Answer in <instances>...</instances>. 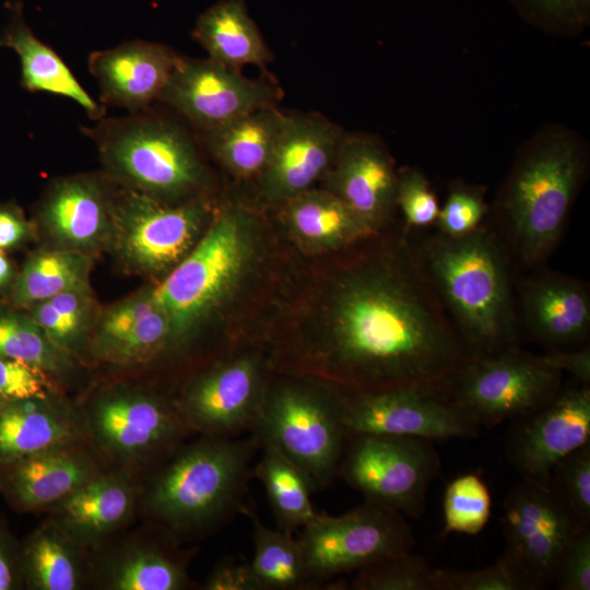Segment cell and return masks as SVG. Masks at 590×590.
<instances>
[{
    "label": "cell",
    "instance_id": "cell-2",
    "mask_svg": "<svg viewBox=\"0 0 590 590\" xmlns=\"http://www.w3.org/2000/svg\"><path fill=\"white\" fill-rule=\"evenodd\" d=\"M423 268L470 356L517 346L512 262L495 228L430 234L415 245Z\"/></svg>",
    "mask_w": 590,
    "mask_h": 590
},
{
    "label": "cell",
    "instance_id": "cell-37",
    "mask_svg": "<svg viewBox=\"0 0 590 590\" xmlns=\"http://www.w3.org/2000/svg\"><path fill=\"white\" fill-rule=\"evenodd\" d=\"M0 357L20 359L46 371L67 367L63 351L33 319L11 312L0 314Z\"/></svg>",
    "mask_w": 590,
    "mask_h": 590
},
{
    "label": "cell",
    "instance_id": "cell-6",
    "mask_svg": "<svg viewBox=\"0 0 590 590\" xmlns=\"http://www.w3.org/2000/svg\"><path fill=\"white\" fill-rule=\"evenodd\" d=\"M107 165L151 198L177 197L201 181L202 166L188 134L155 116L105 120L91 131Z\"/></svg>",
    "mask_w": 590,
    "mask_h": 590
},
{
    "label": "cell",
    "instance_id": "cell-8",
    "mask_svg": "<svg viewBox=\"0 0 590 590\" xmlns=\"http://www.w3.org/2000/svg\"><path fill=\"white\" fill-rule=\"evenodd\" d=\"M243 216L221 214L198 245L157 286L151 297L168 318L172 343H179L239 276L247 259Z\"/></svg>",
    "mask_w": 590,
    "mask_h": 590
},
{
    "label": "cell",
    "instance_id": "cell-46",
    "mask_svg": "<svg viewBox=\"0 0 590 590\" xmlns=\"http://www.w3.org/2000/svg\"><path fill=\"white\" fill-rule=\"evenodd\" d=\"M532 16L550 24L581 26L589 20L590 0H517Z\"/></svg>",
    "mask_w": 590,
    "mask_h": 590
},
{
    "label": "cell",
    "instance_id": "cell-12",
    "mask_svg": "<svg viewBox=\"0 0 590 590\" xmlns=\"http://www.w3.org/2000/svg\"><path fill=\"white\" fill-rule=\"evenodd\" d=\"M503 528L507 550L540 589L555 582L575 536L588 530L554 489L550 476H523L507 494Z\"/></svg>",
    "mask_w": 590,
    "mask_h": 590
},
{
    "label": "cell",
    "instance_id": "cell-31",
    "mask_svg": "<svg viewBox=\"0 0 590 590\" xmlns=\"http://www.w3.org/2000/svg\"><path fill=\"white\" fill-rule=\"evenodd\" d=\"M76 544L54 520L37 528L22 545L24 582L37 590H74L83 566Z\"/></svg>",
    "mask_w": 590,
    "mask_h": 590
},
{
    "label": "cell",
    "instance_id": "cell-5",
    "mask_svg": "<svg viewBox=\"0 0 590 590\" xmlns=\"http://www.w3.org/2000/svg\"><path fill=\"white\" fill-rule=\"evenodd\" d=\"M343 393L306 382L267 388L250 433L260 446L270 445L300 468L315 491L328 487L347 441Z\"/></svg>",
    "mask_w": 590,
    "mask_h": 590
},
{
    "label": "cell",
    "instance_id": "cell-32",
    "mask_svg": "<svg viewBox=\"0 0 590 590\" xmlns=\"http://www.w3.org/2000/svg\"><path fill=\"white\" fill-rule=\"evenodd\" d=\"M253 467V475L262 483L278 529L293 533L318 514L310 495L315 487L306 473L270 445Z\"/></svg>",
    "mask_w": 590,
    "mask_h": 590
},
{
    "label": "cell",
    "instance_id": "cell-53",
    "mask_svg": "<svg viewBox=\"0 0 590 590\" xmlns=\"http://www.w3.org/2000/svg\"><path fill=\"white\" fill-rule=\"evenodd\" d=\"M12 279V267L7 256L0 249V288L5 287Z\"/></svg>",
    "mask_w": 590,
    "mask_h": 590
},
{
    "label": "cell",
    "instance_id": "cell-7",
    "mask_svg": "<svg viewBox=\"0 0 590 590\" xmlns=\"http://www.w3.org/2000/svg\"><path fill=\"white\" fill-rule=\"evenodd\" d=\"M562 374L515 346L469 356L441 385L470 422L494 426L548 403L562 389Z\"/></svg>",
    "mask_w": 590,
    "mask_h": 590
},
{
    "label": "cell",
    "instance_id": "cell-48",
    "mask_svg": "<svg viewBox=\"0 0 590 590\" xmlns=\"http://www.w3.org/2000/svg\"><path fill=\"white\" fill-rule=\"evenodd\" d=\"M23 585L22 545L0 517V590L19 589Z\"/></svg>",
    "mask_w": 590,
    "mask_h": 590
},
{
    "label": "cell",
    "instance_id": "cell-22",
    "mask_svg": "<svg viewBox=\"0 0 590 590\" xmlns=\"http://www.w3.org/2000/svg\"><path fill=\"white\" fill-rule=\"evenodd\" d=\"M90 457L72 447L56 446L0 467V491L19 511L52 506L94 477Z\"/></svg>",
    "mask_w": 590,
    "mask_h": 590
},
{
    "label": "cell",
    "instance_id": "cell-14",
    "mask_svg": "<svg viewBox=\"0 0 590 590\" xmlns=\"http://www.w3.org/2000/svg\"><path fill=\"white\" fill-rule=\"evenodd\" d=\"M266 391L262 363L253 355L243 354L193 379L177 406L193 432L235 437L251 432Z\"/></svg>",
    "mask_w": 590,
    "mask_h": 590
},
{
    "label": "cell",
    "instance_id": "cell-52",
    "mask_svg": "<svg viewBox=\"0 0 590 590\" xmlns=\"http://www.w3.org/2000/svg\"><path fill=\"white\" fill-rule=\"evenodd\" d=\"M27 232V223L16 210L0 206V249L20 244Z\"/></svg>",
    "mask_w": 590,
    "mask_h": 590
},
{
    "label": "cell",
    "instance_id": "cell-24",
    "mask_svg": "<svg viewBox=\"0 0 590 590\" xmlns=\"http://www.w3.org/2000/svg\"><path fill=\"white\" fill-rule=\"evenodd\" d=\"M0 48L12 49L19 56L21 86L25 91L68 97L92 118L103 117L104 107L88 95L58 54L27 26L19 2L11 5L10 22L0 35Z\"/></svg>",
    "mask_w": 590,
    "mask_h": 590
},
{
    "label": "cell",
    "instance_id": "cell-50",
    "mask_svg": "<svg viewBox=\"0 0 590 590\" xmlns=\"http://www.w3.org/2000/svg\"><path fill=\"white\" fill-rule=\"evenodd\" d=\"M544 362L560 373L571 374L579 384L590 385L589 346L573 351H553L542 355Z\"/></svg>",
    "mask_w": 590,
    "mask_h": 590
},
{
    "label": "cell",
    "instance_id": "cell-40",
    "mask_svg": "<svg viewBox=\"0 0 590 590\" xmlns=\"http://www.w3.org/2000/svg\"><path fill=\"white\" fill-rule=\"evenodd\" d=\"M550 480L579 523L590 526V442L568 453L551 470Z\"/></svg>",
    "mask_w": 590,
    "mask_h": 590
},
{
    "label": "cell",
    "instance_id": "cell-23",
    "mask_svg": "<svg viewBox=\"0 0 590 590\" xmlns=\"http://www.w3.org/2000/svg\"><path fill=\"white\" fill-rule=\"evenodd\" d=\"M133 504L134 492L126 477L96 474L52 505V520L83 547L123 524Z\"/></svg>",
    "mask_w": 590,
    "mask_h": 590
},
{
    "label": "cell",
    "instance_id": "cell-43",
    "mask_svg": "<svg viewBox=\"0 0 590 590\" xmlns=\"http://www.w3.org/2000/svg\"><path fill=\"white\" fill-rule=\"evenodd\" d=\"M46 370L26 362L0 357V396L7 401L47 399Z\"/></svg>",
    "mask_w": 590,
    "mask_h": 590
},
{
    "label": "cell",
    "instance_id": "cell-35",
    "mask_svg": "<svg viewBox=\"0 0 590 590\" xmlns=\"http://www.w3.org/2000/svg\"><path fill=\"white\" fill-rule=\"evenodd\" d=\"M342 579V589L354 590H437L435 569L422 556L401 552Z\"/></svg>",
    "mask_w": 590,
    "mask_h": 590
},
{
    "label": "cell",
    "instance_id": "cell-16",
    "mask_svg": "<svg viewBox=\"0 0 590 590\" xmlns=\"http://www.w3.org/2000/svg\"><path fill=\"white\" fill-rule=\"evenodd\" d=\"M117 245L137 269L158 272L178 263L192 247L205 211L199 203L167 206L131 191L114 206Z\"/></svg>",
    "mask_w": 590,
    "mask_h": 590
},
{
    "label": "cell",
    "instance_id": "cell-38",
    "mask_svg": "<svg viewBox=\"0 0 590 590\" xmlns=\"http://www.w3.org/2000/svg\"><path fill=\"white\" fill-rule=\"evenodd\" d=\"M437 590H536L539 585L507 548L492 565L471 571L435 569Z\"/></svg>",
    "mask_w": 590,
    "mask_h": 590
},
{
    "label": "cell",
    "instance_id": "cell-36",
    "mask_svg": "<svg viewBox=\"0 0 590 590\" xmlns=\"http://www.w3.org/2000/svg\"><path fill=\"white\" fill-rule=\"evenodd\" d=\"M492 514V496L477 473L468 472L448 483L442 503V535H475L487 524Z\"/></svg>",
    "mask_w": 590,
    "mask_h": 590
},
{
    "label": "cell",
    "instance_id": "cell-19",
    "mask_svg": "<svg viewBox=\"0 0 590 590\" xmlns=\"http://www.w3.org/2000/svg\"><path fill=\"white\" fill-rule=\"evenodd\" d=\"M329 185L373 233L397 208L398 174L385 150L365 135H344L329 169Z\"/></svg>",
    "mask_w": 590,
    "mask_h": 590
},
{
    "label": "cell",
    "instance_id": "cell-51",
    "mask_svg": "<svg viewBox=\"0 0 590 590\" xmlns=\"http://www.w3.org/2000/svg\"><path fill=\"white\" fill-rule=\"evenodd\" d=\"M47 302L68 321L83 328L90 312V299L85 291H64L50 297Z\"/></svg>",
    "mask_w": 590,
    "mask_h": 590
},
{
    "label": "cell",
    "instance_id": "cell-4",
    "mask_svg": "<svg viewBox=\"0 0 590 590\" xmlns=\"http://www.w3.org/2000/svg\"><path fill=\"white\" fill-rule=\"evenodd\" d=\"M586 173L567 135L542 138L517 160L496 204L497 229L514 267H542L557 247Z\"/></svg>",
    "mask_w": 590,
    "mask_h": 590
},
{
    "label": "cell",
    "instance_id": "cell-18",
    "mask_svg": "<svg viewBox=\"0 0 590 590\" xmlns=\"http://www.w3.org/2000/svg\"><path fill=\"white\" fill-rule=\"evenodd\" d=\"M517 292L523 324L534 338L559 346L587 340L590 290L585 281L540 267L519 276Z\"/></svg>",
    "mask_w": 590,
    "mask_h": 590
},
{
    "label": "cell",
    "instance_id": "cell-30",
    "mask_svg": "<svg viewBox=\"0 0 590 590\" xmlns=\"http://www.w3.org/2000/svg\"><path fill=\"white\" fill-rule=\"evenodd\" d=\"M252 524L250 562L260 590H316L326 583L307 567L298 540L291 532L268 528L249 499L241 511Z\"/></svg>",
    "mask_w": 590,
    "mask_h": 590
},
{
    "label": "cell",
    "instance_id": "cell-26",
    "mask_svg": "<svg viewBox=\"0 0 590 590\" xmlns=\"http://www.w3.org/2000/svg\"><path fill=\"white\" fill-rule=\"evenodd\" d=\"M192 35L211 60L236 70L264 67L271 59L244 0H221L210 7L198 17Z\"/></svg>",
    "mask_w": 590,
    "mask_h": 590
},
{
    "label": "cell",
    "instance_id": "cell-54",
    "mask_svg": "<svg viewBox=\"0 0 590 590\" xmlns=\"http://www.w3.org/2000/svg\"><path fill=\"white\" fill-rule=\"evenodd\" d=\"M7 402L5 399H3L1 396H0V409L2 408V405Z\"/></svg>",
    "mask_w": 590,
    "mask_h": 590
},
{
    "label": "cell",
    "instance_id": "cell-1",
    "mask_svg": "<svg viewBox=\"0 0 590 590\" xmlns=\"http://www.w3.org/2000/svg\"><path fill=\"white\" fill-rule=\"evenodd\" d=\"M342 278L323 342L298 351L293 369L375 391L440 384L470 356L406 238Z\"/></svg>",
    "mask_w": 590,
    "mask_h": 590
},
{
    "label": "cell",
    "instance_id": "cell-29",
    "mask_svg": "<svg viewBox=\"0 0 590 590\" xmlns=\"http://www.w3.org/2000/svg\"><path fill=\"white\" fill-rule=\"evenodd\" d=\"M47 399L7 401L0 409V467L43 450L73 442L72 417Z\"/></svg>",
    "mask_w": 590,
    "mask_h": 590
},
{
    "label": "cell",
    "instance_id": "cell-3",
    "mask_svg": "<svg viewBox=\"0 0 590 590\" xmlns=\"http://www.w3.org/2000/svg\"><path fill=\"white\" fill-rule=\"evenodd\" d=\"M260 449L252 433L202 436L180 447L152 480L145 497L149 515L178 540L224 526L249 500L252 462Z\"/></svg>",
    "mask_w": 590,
    "mask_h": 590
},
{
    "label": "cell",
    "instance_id": "cell-20",
    "mask_svg": "<svg viewBox=\"0 0 590 590\" xmlns=\"http://www.w3.org/2000/svg\"><path fill=\"white\" fill-rule=\"evenodd\" d=\"M344 138L342 130L315 115H288L283 133L262 174L266 194L290 200L328 172Z\"/></svg>",
    "mask_w": 590,
    "mask_h": 590
},
{
    "label": "cell",
    "instance_id": "cell-15",
    "mask_svg": "<svg viewBox=\"0 0 590 590\" xmlns=\"http://www.w3.org/2000/svg\"><path fill=\"white\" fill-rule=\"evenodd\" d=\"M91 427L99 445L121 458L169 459L193 432L177 404L145 393L120 392L98 400Z\"/></svg>",
    "mask_w": 590,
    "mask_h": 590
},
{
    "label": "cell",
    "instance_id": "cell-21",
    "mask_svg": "<svg viewBox=\"0 0 590 590\" xmlns=\"http://www.w3.org/2000/svg\"><path fill=\"white\" fill-rule=\"evenodd\" d=\"M177 58L162 44L132 40L93 52L88 69L97 80L103 103L135 114L160 99Z\"/></svg>",
    "mask_w": 590,
    "mask_h": 590
},
{
    "label": "cell",
    "instance_id": "cell-49",
    "mask_svg": "<svg viewBox=\"0 0 590 590\" xmlns=\"http://www.w3.org/2000/svg\"><path fill=\"white\" fill-rule=\"evenodd\" d=\"M32 319L62 351L71 346L82 330L62 317L47 300L33 305Z\"/></svg>",
    "mask_w": 590,
    "mask_h": 590
},
{
    "label": "cell",
    "instance_id": "cell-39",
    "mask_svg": "<svg viewBox=\"0 0 590 590\" xmlns=\"http://www.w3.org/2000/svg\"><path fill=\"white\" fill-rule=\"evenodd\" d=\"M169 343L172 332L168 318L157 308L98 356L116 364L139 363L157 355Z\"/></svg>",
    "mask_w": 590,
    "mask_h": 590
},
{
    "label": "cell",
    "instance_id": "cell-41",
    "mask_svg": "<svg viewBox=\"0 0 590 590\" xmlns=\"http://www.w3.org/2000/svg\"><path fill=\"white\" fill-rule=\"evenodd\" d=\"M487 211L481 188L456 184L439 209L437 233L452 238L469 235L483 224Z\"/></svg>",
    "mask_w": 590,
    "mask_h": 590
},
{
    "label": "cell",
    "instance_id": "cell-27",
    "mask_svg": "<svg viewBox=\"0 0 590 590\" xmlns=\"http://www.w3.org/2000/svg\"><path fill=\"white\" fill-rule=\"evenodd\" d=\"M288 115L262 107L205 131L206 143L221 163L240 176L261 174L283 133Z\"/></svg>",
    "mask_w": 590,
    "mask_h": 590
},
{
    "label": "cell",
    "instance_id": "cell-47",
    "mask_svg": "<svg viewBox=\"0 0 590 590\" xmlns=\"http://www.w3.org/2000/svg\"><path fill=\"white\" fill-rule=\"evenodd\" d=\"M206 590H260L250 563L244 558L226 557L208 575Z\"/></svg>",
    "mask_w": 590,
    "mask_h": 590
},
{
    "label": "cell",
    "instance_id": "cell-28",
    "mask_svg": "<svg viewBox=\"0 0 590 590\" xmlns=\"http://www.w3.org/2000/svg\"><path fill=\"white\" fill-rule=\"evenodd\" d=\"M169 532L164 540L139 544L111 557L103 582L115 590H181L191 585L187 567L191 552L178 548Z\"/></svg>",
    "mask_w": 590,
    "mask_h": 590
},
{
    "label": "cell",
    "instance_id": "cell-25",
    "mask_svg": "<svg viewBox=\"0 0 590 590\" xmlns=\"http://www.w3.org/2000/svg\"><path fill=\"white\" fill-rule=\"evenodd\" d=\"M110 213L99 182L79 176L54 185L43 202L40 219L57 239L75 248H87L101 241L107 232Z\"/></svg>",
    "mask_w": 590,
    "mask_h": 590
},
{
    "label": "cell",
    "instance_id": "cell-34",
    "mask_svg": "<svg viewBox=\"0 0 590 590\" xmlns=\"http://www.w3.org/2000/svg\"><path fill=\"white\" fill-rule=\"evenodd\" d=\"M90 259L70 250L36 253L17 276L12 300L19 306L34 305L70 290L86 291Z\"/></svg>",
    "mask_w": 590,
    "mask_h": 590
},
{
    "label": "cell",
    "instance_id": "cell-42",
    "mask_svg": "<svg viewBox=\"0 0 590 590\" xmlns=\"http://www.w3.org/2000/svg\"><path fill=\"white\" fill-rule=\"evenodd\" d=\"M397 208H400L408 228H427L435 225L438 200L425 176L416 169L398 175Z\"/></svg>",
    "mask_w": 590,
    "mask_h": 590
},
{
    "label": "cell",
    "instance_id": "cell-11",
    "mask_svg": "<svg viewBox=\"0 0 590 590\" xmlns=\"http://www.w3.org/2000/svg\"><path fill=\"white\" fill-rule=\"evenodd\" d=\"M347 437L361 434L420 437L430 440L471 438L470 422L440 384H420L343 393Z\"/></svg>",
    "mask_w": 590,
    "mask_h": 590
},
{
    "label": "cell",
    "instance_id": "cell-17",
    "mask_svg": "<svg viewBox=\"0 0 590 590\" xmlns=\"http://www.w3.org/2000/svg\"><path fill=\"white\" fill-rule=\"evenodd\" d=\"M515 420L506 436L508 461L522 476L548 477L560 459L590 442V385L560 389L548 403Z\"/></svg>",
    "mask_w": 590,
    "mask_h": 590
},
{
    "label": "cell",
    "instance_id": "cell-13",
    "mask_svg": "<svg viewBox=\"0 0 590 590\" xmlns=\"http://www.w3.org/2000/svg\"><path fill=\"white\" fill-rule=\"evenodd\" d=\"M278 88L213 60L179 57L160 99L204 131L274 106Z\"/></svg>",
    "mask_w": 590,
    "mask_h": 590
},
{
    "label": "cell",
    "instance_id": "cell-45",
    "mask_svg": "<svg viewBox=\"0 0 590 590\" xmlns=\"http://www.w3.org/2000/svg\"><path fill=\"white\" fill-rule=\"evenodd\" d=\"M560 590L590 589V531L579 532L573 540L556 579Z\"/></svg>",
    "mask_w": 590,
    "mask_h": 590
},
{
    "label": "cell",
    "instance_id": "cell-10",
    "mask_svg": "<svg viewBox=\"0 0 590 590\" xmlns=\"http://www.w3.org/2000/svg\"><path fill=\"white\" fill-rule=\"evenodd\" d=\"M297 540L307 567L326 586L338 576L410 551L415 543L402 514L366 499L341 516L317 514Z\"/></svg>",
    "mask_w": 590,
    "mask_h": 590
},
{
    "label": "cell",
    "instance_id": "cell-9",
    "mask_svg": "<svg viewBox=\"0 0 590 590\" xmlns=\"http://www.w3.org/2000/svg\"><path fill=\"white\" fill-rule=\"evenodd\" d=\"M439 470L434 440L361 434L347 438L338 475L366 500L416 519L425 511L428 487Z\"/></svg>",
    "mask_w": 590,
    "mask_h": 590
},
{
    "label": "cell",
    "instance_id": "cell-33",
    "mask_svg": "<svg viewBox=\"0 0 590 590\" xmlns=\"http://www.w3.org/2000/svg\"><path fill=\"white\" fill-rule=\"evenodd\" d=\"M287 217L306 241L326 246L351 244L373 232L331 191L306 190L287 200Z\"/></svg>",
    "mask_w": 590,
    "mask_h": 590
},
{
    "label": "cell",
    "instance_id": "cell-44",
    "mask_svg": "<svg viewBox=\"0 0 590 590\" xmlns=\"http://www.w3.org/2000/svg\"><path fill=\"white\" fill-rule=\"evenodd\" d=\"M157 309L151 294L129 300L111 309L105 316L95 344L98 355L102 351L122 338L143 317Z\"/></svg>",
    "mask_w": 590,
    "mask_h": 590
}]
</instances>
